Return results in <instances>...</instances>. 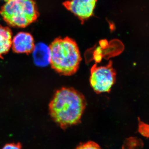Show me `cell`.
Instances as JSON below:
<instances>
[{"mask_svg":"<svg viewBox=\"0 0 149 149\" xmlns=\"http://www.w3.org/2000/svg\"><path fill=\"white\" fill-rule=\"evenodd\" d=\"M97 0H68L63 5L83 22L93 15Z\"/></svg>","mask_w":149,"mask_h":149,"instance_id":"5b68a950","label":"cell"},{"mask_svg":"<svg viewBox=\"0 0 149 149\" xmlns=\"http://www.w3.org/2000/svg\"><path fill=\"white\" fill-rule=\"evenodd\" d=\"M0 13L9 26L24 28L35 22L39 16L34 0H4Z\"/></svg>","mask_w":149,"mask_h":149,"instance_id":"3957f363","label":"cell"},{"mask_svg":"<svg viewBox=\"0 0 149 149\" xmlns=\"http://www.w3.org/2000/svg\"><path fill=\"white\" fill-rule=\"evenodd\" d=\"M12 40V32L10 28L0 26V58H2L10 50Z\"/></svg>","mask_w":149,"mask_h":149,"instance_id":"ba28073f","label":"cell"},{"mask_svg":"<svg viewBox=\"0 0 149 149\" xmlns=\"http://www.w3.org/2000/svg\"><path fill=\"white\" fill-rule=\"evenodd\" d=\"M1 149H22V145L19 143L6 144Z\"/></svg>","mask_w":149,"mask_h":149,"instance_id":"8fae6325","label":"cell"},{"mask_svg":"<svg viewBox=\"0 0 149 149\" xmlns=\"http://www.w3.org/2000/svg\"><path fill=\"white\" fill-rule=\"evenodd\" d=\"M75 149H102L98 144L93 141H89L79 145Z\"/></svg>","mask_w":149,"mask_h":149,"instance_id":"9c48e42d","label":"cell"},{"mask_svg":"<svg viewBox=\"0 0 149 149\" xmlns=\"http://www.w3.org/2000/svg\"><path fill=\"white\" fill-rule=\"evenodd\" d=\"M52 68L59 74L70 76L76 73L82 60L77 43L68 37L56 38L49 47Z\"/></svg>","mask_w":149,"mask_h":149,"instance_id":"7a4b0ae2","label":"cell"},{"mask_svg":"<svg viewBox=\"0 0 149 149\" xmlns=\"http://www.w3.org/2000/svg\"><path fill=\"white\" fill-rule=\"evenodd\" d=\"M86 100L79 91L71 88H62L56 91L49 105L52 119L62 129L80 122L86 108Z\"/></svg>","mask_w":149,"mask_h":149,"instance_id":"6da1fadb","label":"cell"},{"mask_svg":"<svg viewBox=\"0 0 149 149\" xmlns=\"http://www.w3.org/2000/svg\"><path fill=\"white\" fill-rule=\"evenodd\" d=\"M139 131L144 136L149 137V125L140 121L139 125Z\"/></svg>","mask_w":149,"mask_h":149,"instance_id":"30bf717a","label":"cell"},{"mask_svg":"<svg viewBox=\"0 0 149 149\" xmlns=\"http://www.w3.org/2000/svg\"><path fill=\"white\" fill-rule=\"evenodd\" d=\"M33 52L34 61L39 66H45L50 63L49 47L43 43H38L35 46Z\"/></svg>","mask_w":149,"mask_h":149,"instance_id":"52a82bcc","label":"cell"},{"mask_svg":"<svg viewBox=\"0 0 149 149\" xmlns=\"http://www.w3.org/2000/svg\"><path fill=\"white\" fill-rule=\"evenodd\" d=\"M110 61L105 66L93 65L91 69L90 85L97 94L109 93L116 80V71Z\"/></svg>","mask_w":149,"mask_h":149,"instance_id":"277c9868","label":"cell"},{"mask_svg":"<svg viewBox=\"0 0 149 149\" xmlns=\"http://www.w3.org/2000/svg\"><path fill=\"white\" fill-rule=\"evenodd\" d=\"M12 46L13 52L16 53H31L35 47L34 38L28 32H19L14 37Z\"/></svg>","mask_w":149,"mask_h":149,"instance_id":"8992f818","label":"cell"}]
</instances>
